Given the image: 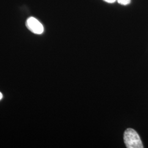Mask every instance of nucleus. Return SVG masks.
<instances>
[{
  "label": "nucleus",
  "mask_w": 148,
  "mask_h": 148,
  "mask_svg": "<svg viewBox=\"0 0 148 148\" xmlns=\"http://www.w3.org/2000/svg\"><path fill=\"white\" fill-rule=\"evenodd\" d=\"M124 142L127 148H143L142 140L137 132L132 128H128L124 133Z\"/></svg>",
  "instance_id": "obj_1"
},
{
  "label": "nucleus",
  "mask_w": 148,
  "mask_h": 148,
  "mask_svg": "<svg viewBox=\"0 0 148 148\" xmlns=\"http://www.w3.org/2000/svg\"><path fill=\"white\" fill-rule=\"evenodd\" d=\"M27 28L32 33L40 35L44 32V27L42 24L34 17H30L26 22Z\"/></svg>",
  "instance_id": "obj_2"
},
{
  "label": "nucleus",
  "mask_w": 148,
  "mask_h": 148,
  "mask_svg": "<svg viewBox=\"0 0 148 148\" xmlns=\"http://www.w3.org/2000/svg\"><path fill=\"white\" fill-rule=\"evenodd\" d=\"M117 1L121 5H126L131 3V0H117Z\"/></svg>",
  "instance_id": "obj_3"
},
{
  "label": "nucleus",
  "mask_w": 148,
  "mask_h": 148,
  "mask_svg": "<svg viewBox=\"0 0 148 148\" xmlns=\"http://www.w3.org/2000/svg\"><path fill=\"white\" fill-rule=\"evenodd\" d=\"M104 1H105L107 3H113L114 2H115L117 0H103Z\"/></svg>",
  "instance_id": "obj_4"
},
{
  "label": "nucleus",
  "mask_w": 148,
  "mask_h": 148,
  "mask_svg": "<svg viewBox=\"0 0 148 148\" xmlns=\"http://www.w3.org/2000/svg\"><path fill=\"white\" fill-rule=\"evenodd\" d=\"M2 98H3V95H2V93H1V92H0V101L2 99Z\"/></svg>",
  "instance_id": "obj_5"
}]
</instances>
